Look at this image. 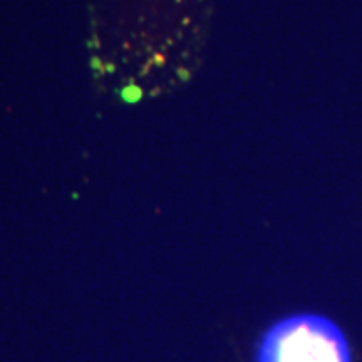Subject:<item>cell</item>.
Instances as JSON below:
<instances>
[{
	"mask_svg": "<svg viewBox=\"0 0 362 362\" xmlns=\"http://www.w3.org/2000/svg\"><path fill=\"white\" fill-rule=\"evenodd\" d=\"M257 362H351V352L332 320L297 314L267 330L257 349Z\"/></svg>",
	"mask_w": 362,
	"mask_h": 362,
	"instance_id": "obj_1",
	"label": "cell"
}]
</instances>
